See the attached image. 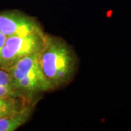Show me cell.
Returning a JSON list of instances; mask_svg holds the SVG:
<instances>
[{
    "label": "cell",
    "mask_w": 131,
    "mask_h": 131,
    "mask_svg": "<svg viewBox=\"0 0 131 131\" xmlns=\"http://www.w3.org/2000/svg\"><path fill=\"white\" fill-rule=\"evenodd\" d=\"M46 34L36 33L7 38L0 51V68L7 69L17 61L41 51Z\"/></svg>",
    "instance_id": "obj_3"
},
{
    "label": "cell",
    "mask_w": 131,
    "mask_h": 131,
    "mask_svg": "<svg viewBox=\"0 0 131 131\" xmlns=\"http://www.w3.org/2000/svg\"><path fill=\"white\" fill-rule=\"evenodd\" d=\"M0 51H1V49H0Z\"/></svg>",
    "instance_id": "obj_8"
},
{
    "label": "cell",
    "mask_w": 131,
    "mask_h": 131,
    "mask_svg": "<svg viewBox=\"0 0 131 131\" xmlns=\"http://www.w3.org/2000/svg\"><path fill=\"white\" fill-rule=\"evenodd\" d=\"M39 62L52 90L69 83L77 67V57L72 47L63 39L47 34L39 52Z\"/></svg>",
    "instance_id": "obj_1"
},
{
    "label": "cell",
    "mask_w": 131,
    "mask_h": 131,
    "mask_svg": "<svg viewBox=\"0 0 131 131\" xmlns=\"http://www.w3.org/2000/svg\"><path fill=\"white\" fill-rule=\"evenodd\" d=\"M28 101H26L21 98L0 97V118L7 117L15 112Z\"/></svg>",
    "instance_id": "obj_7"
},
{
    "label": "cell",
    "mask_w": 131,
    "mask_h": 131,
    "mask_svg": "<svg viewBox=\"0 0 131 131\" xmlns=\"http://www.w3.org/2000/svg\"><path fill=\"white\" fill-rule=\"evenodd\" d=\"M37 99L28 101L15 112L0 118V131H15L25 125L31 119Z\"/></svg>",
    "instance_id": "obj_5"
},
{
    "label": "cell",
    "mask_w": 131,
    "mask_h": 131,
    "mask_svg": "<svg viewBox=\"0 0 131 131\" xmlns=\"http://www.w3.org/2000/svg\"><path fill=\"white\" fill-rule=\"evenodd\" d=\"M0 97L24 99L13 87L8 71L2 68H0Z\"/></svg>",
    "instance_id": "obj_6"
},
{
    "label": "cell",
    "mask_w": 131,
    "mask_h": 131,
    "mask_svg": "<svg viewBox=\"0 0 131 131\" xmlns=\"http://www.w3.org/2000/svg\"><path fill=\"white\" fill-rule=\"evenodd\" d=\"M5 70L13 87L25 100H36L39 93L52 90L39 64V53L25 57Z\"/></svg>",
    "instance_id": "obj_2"
},
{
    "label": "cell",
    "mask_w": 131,
    "mask_h": 131,
    "mask_svg": "<svg viewBox=\"0 0 131 131\" xmlns=\"http://www.w3.org/2000/svg\"><path fill=\"white\" fill-rule=\"evenodd\" d=\"M0 31L7 37L44 32L37 19L19 10L0 12Z\"/></svg>",
    "instance_id": "obj_4"
}]
</instances>
